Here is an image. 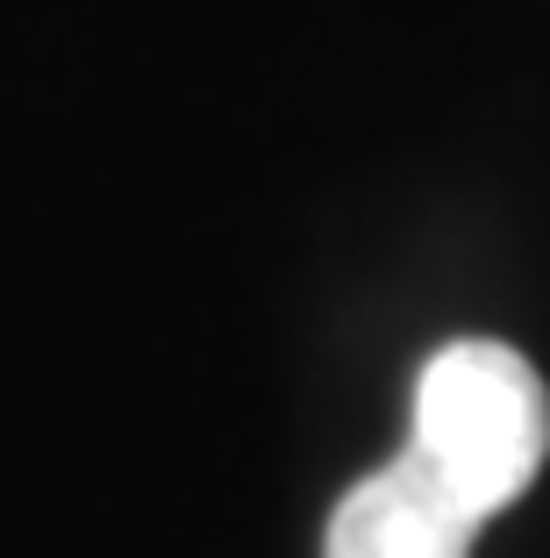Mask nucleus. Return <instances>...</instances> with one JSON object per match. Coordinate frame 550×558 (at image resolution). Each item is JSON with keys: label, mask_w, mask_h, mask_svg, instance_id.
Here are the masks:
<instances>
[{"label": "nucleus", "mask_w": 550, "mask_h": 558, "mask_svg": "<svg viewBox=\"0 0 550 558\" xmlns=\"http://www.w3.org/2000/svg\"><path fill=\"white\" fill-rule=\"evenodd\" d=\"M415 451L479 515H501L550 459V395L536 365L493 337L443 344L415 387Z\"/></svg>", "instance_id": "nucleus-1"}, {"label": "nucleus", "mask_w": 550, "mask_h": 558, "mask_svg": "<svg viewBox=\"0 0 550 558\" xmlns=\"http://www.w3.org/2000/svg\"><path fill=\"white\" fill-rule=\"evenodd\" d=\"M493 515H479L437 465L407 444L393 465H379L372 480H357L343 494V509L329 515L322 558H472L479 530Z\"/></svg>", "instance_id": "nucleus-2"}]
</instances>
